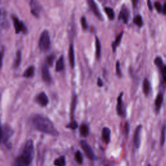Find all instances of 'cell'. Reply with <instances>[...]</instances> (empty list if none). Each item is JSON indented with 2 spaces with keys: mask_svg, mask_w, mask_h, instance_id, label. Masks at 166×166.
Instances as JSON below:
<instances>
[{
  "mask_svg": "<svg viewBox=\"0 0 166 166\" xmlns=\"http://www.w3.org/2000/svg\"><path fill=\"white\" fill-rule=\"evenodd\" d=\"M31 121L34 128L40 132L53 136L57 135L59 134L53 123L43 116L35 115L32 118Z\"/></svg>",
  "mask_w": 166,
  "mask_h": 166,
  "instance_id": "obj_1",
  "label": "cell"
},
{
  "mask_svg": "<svg viewBox=\"0 0 166 166\" xmlns=\"http://www.w3.org/2000/svg\"><path fill=\"white\" fill-rule=\"evenodd\" d=\"M34 156V147L33 142L31 140L27 141L25 145L22 154L18 156L13 166H29Z\"/></svg>",
  "mask_w": 166,
  "mask_h": 166,
  "instance_id": "obj_2",
  "label": "cell"
},
{
  "mask_svg": "<svg viewBox=\"0 0 166 166\" xmlns=\"http://www.w3.org/2000/svg\"><path fill=\"white\" fill-rule=\"evenodd\" d=\"M50 45L51 41L49 33L47 31H44L40 35L38 46L42 51H47L50 48Z\"/></svg>",
  "mask_w": 166,
  "mask_h": 166,
  "instance_id": "obj_3",
  "label": "cell"
},
{
  "mask_svg": "<svg viewBox=\"0 0 166 166\" xmlns=\"http://www.w3.org/2000/svg\"><path fill=\"white\" fill-rule=\"evenodd\" d=\"M80 146L82 147L83 150L84 151V153H85L86 156L90 159V160H95V154L94 153V151L91 149V147L90 146V145L88 144L86 141L83 140L80 142Z\"/></svg>",
  "mask_w": 166,
  "mask_h": 166,
  "instance_id": "obj_4",
  "label": "cell"
},
{
  "mask_svg": "<svg viewBox=\"0 0 166 166\" xmlns=\"http://www.w3.org/2000/svg\"><path fill=\"white\" fill-rule=\"evenodd\" d=\"M12 20L16 33H19L20 32H22L23 33H27V29L26 27L25 26V25L22 22H20L18 18L14 16L12 18Z\"/></svg>",
  "mask_w": 166,
  "mask_h": 166,
  "instance_id": "obj_5",
  "label": "cell"
},
{
  "mask_svg": "<svg viewBox=\"0 0 166 166\" xmlns=\"http://www.w3.org/2000/svg\"><path fill=\"white\" fill-rule=\"evenodd\" d=\"M30 7L32 14L36 17L39 16L42 9L39 2L37 0H31Z\"/></svg>",
  "mask_w": 166,
  "mask_h": 166,
  "instance_id": "obj_6",
  "label": "cell"
},
{
  "mask_svg": "<svg viewBox=\"0 0 166 166\" xmlns=\"http://www.w3.org/2000/svg\"><path fill=\"white\" fill-rule=\"evenodd\" d=\"M123 92H121L119 95L117 100V107H116V110H117L118 115L120 116V117H123V116H125L124 105H123Z\"/></svg>",
  "mask_w": 166,
  "mask_h": 166,
  "instance_id": "obj_7",
  "label": "cell"
},
{
  "mask_svg": "<svg viewBox=\"0 0 166 166\" xmlns=\"http://www.w3.org/2000/svg\"><path fill=\"white\" fill-rule=\"evenodd\" d=\"M87 1L88 5H89L91 11L94 14V15L96 16L98 19L102 20V18L103 17H102L101 14L98 9V7L96 5V3L94 1V0H87Z\"/></svg>",
  "mask_w": 166,
  "mask_h": 166,
  "instance_id": "obj_8",
  "label": "cell"
},
{
  "mask_svg": "<svg viewBox=\"0 0 166 166\" xmlns=\"http://www.w3.org/2000/svg\"><path fill=\"white\" fill-rule=\"evenodd\" d=\"M42 79H43V80L45 83L50 84L51 83L52 79L50 75V73L49 72V69L48 68V66L45 64L42 66Z\"/></svg>",
  "mask_w": 166,
  "mask_h": 166,
  "instance_id": "obj_9",
  "label": "cell"
},
{
  "mask_svg": "<svg viewBox=\"0 0 166 166\" xmlns=\"http://www.w3.org/2000/svg\"><path fill=\"white\" fill-rule=\"evenodd\" d=\"M142 125H139L136 127L135 135H134V145L136 149H138L140 146V134L142 131Z\"/></svg>",
  "mask_w": 166,
  "mask_h": 166,
  "instance_id": "obj_10",
  "label": "cell"
},
{
  "mask_svg": "<svg viewBox=\"0 0 166 166\" xmlns=\"http://www.w3.org/2000/svg\"><path fill=\"white\" fill-rule=\"evenodd\" d=\"M129 11L125 6H123L122 8L120 10L118 18L119 20H122L123 23H127L129 21Z\"/></svg>",
  "mask_w": 166,
  "mask_h": 166,
  "instance_id": "obj_11",
  "label": "cell"
},
{
  "mask_svg": "<svg viewBox=\"0 0 166 166\" xmlns=\"http://www.w3.org/2000/svg\"><path fill=\"white\" fill-rule=\"evenodd\" d=\"M35 101H36L38 105H40L42 107H45L48 104L49 102L46 94L44 92H42L38 94L36 98H35Z\"/></svg>",
  "mask_w": 166,
  "mask_h": 166,
  "instance_id": "obj_12",
  "label": "cell"
},
{
  "mask_svg": "<svg viewBox=\"0 0 166 166\" xmlns=\"http://www.w3.org/2000/svg\"><path fill=\"white\" fill-rule=\"evenodd\" d=\"M110 135L111 132L110 129L108 127H105L103 129V130H102V139L105 143L108 144V143H110Z\"/></svg>",
  "mask_w": 166,
  "mask_h": 166,
  "instance_id": "obj_13",
  "label": "cell"
},
{
  "mask_svg": "<svg viewBox=\"0 0 166 166\" xmlns=\"http://www.w3.org/2000/svg\"><path fill=\"white\" fill-rule=\"evenodd\" d=\"M74 49L73 45L71 44L69 45V51H68V58H69V65L72 67V68H73L75 67V55H74Z\"/></svg>",
  "mask_w": 166,
  "mask_h": 166,
  "instance_id": "obj_14",
  "label": "cell"
},
{
  "mask_svg": "<svg viewBox=\"0 0 166 166\" xmlns=\"http://www.w3.org/2000/svg\"><path fill=\"white\" fill-rule=\"evenodd\" d=\"M163 101H164L163 94H159L157 95L156 99H155V103H154L155 108H156V110L157 111L160 110V109L162 107V103H163Z\"/></svg>",
  "mask_w": 166,
  "mask_h": 166,
  "instance_id": "obj_15",
  "label": "cell"
},
{
  "mask_svg": "<svg viewBox=\"0 0 166 166\" xmlns=\"http://www.w3.org/2000/svg\"><path fill=\"white\" fill-rule=\"evenodd\" d=\"M151 90V84L149 80L147 79H145L143 82V91L146 96H147L150 93Z\"/></svg>",
  "mask_w": 166,
  "mask_h": 166,
  "instance_id": "obj_16",
  "label": "cell"
},
{
  "mask_svg": "<svg viewBox=\"0 0 166 166\" xmlns=\"http://www.w3.org/2000/svg\"><path fill=\"white\" fill-rule=\"evenodd\" d=\"M123 35V31H122L121 33H119V34L118 36L117 37H116L115 41L112 43V46L113 51H116V48H117L119 46V45L120 42H121V39H122Z\"/></svg>",
  "mask_w": 166,
  "mask_h": 166,
  "instance_id": "obj_17",
  "label": "cell"
},
{
  "mask_svg": "<svg viewBox=\"0 0 166 166\" xmlns=\"http://www.w3.org/2000/svg\"><path fill=\"white\" fill-rule=\"evenodd\" d=\"M95 48H96V57L97 59H99L101 55V45L97 37L95 38Z\"/></svg>",
  "mask_w": 166,
  "mask_h": 166,
  "instance_id": "obj_18",
  "label": "cell"
},
{
  "mask_svg": "<svg viewBox=\"0 0 166 166\" xmlns=\"http://www.w3.org/2000/svg\"><path fill=\"white\" fill-rule=\"evenodd\" d=\"M34 72H35V69L34 66H30L29 68H28L26 72H24L23 76L24 77H26V78H30V77H32L34 74Z\"/></svg>",
  "mask_w": 166,
  "mask_h": 166,
  "instance_id": "obj_19",
  "label": "cell"
},
{
  "mask_svg": "<svg viewBox=\"0 0 166 166\" xmlns=\"http://www.w3.org/2000/svg\"><path fill=\"white\" fill-rule=\"evenodd\" d=\"M64 64L63 56H61L56 63V71L61 72L64 69Z\"/></svg>",
  "mask_w": 166,
  "mask_h": 166,
  "instance_id": "obj_20",
  "label": "cell"
},
{
  "mask_svg": "<svg viewBox=\"0 0 166 166\" xmlns=\"http://www.w3.org/2000/svg\"><path fill=\"white\" fill-rule=\"evenodd\" d=\"M133 23L138 27H142L143 26V20L142 19V16L140 15L136 16L135 18H134Z\"/></svg>",
  "mask_w": 166,
  "mask_h": 166,
  "instance_id": "obj_21",
  "label": "cell"
},
{
  "mask_svg": "<svg viewBox=\"0 0 166 166\" xmlns=\"http://www.w3.org/2000/svg\"><path fill=\"white\" fill-rule=\"evenodd\" d=\"M105 12L107 14V15L108 18V19L110 20H113L114 19L115 15H114V11L112 8L110 7H105Z\"/></svg>",
  "mask_w": 166,
  "mask_h": 166,
  "instance_id": "obj_22",
  "label": "cell"
},
{
  "mask_svg": "<svg viewBox=\"0 0 166 166\" xmlns=\"http://www.w3.org/2000/svg\"><path fill=\"white\" fill-rule=\"evenodd\" d=\"M165 136H166V125L164 124V125L162 127L161 137H160V143L162 146L164 145L165 141Z\"/></svg>",
  "mask_w": 166,
  "mask_h": 166,
  "instance_id": "obj_23",
  "label": "cell"
},
{
  "mask_svg": "<svg viewBox=\"0 0 166 166\" xmlns=\"http://www.w3.org/2000/svg\"><path fill=\"white\" fill-rule=\"evenodd\" d=\"M56 166H65L66 165V159L64 156H61L56 159L54 162Z\"/></svg>",
  "mask_w": 166,
  "mask_h": 166,
  "instance_id": "obj_24",
  "label": "cell"
},
{
  "mask_svg": "<svg viewBox=\"0 0 166 166\" xmlns=\"http://www.w3.org/2000/svg\"><path fill=\"white\" fill-rule=\"evenodd\" d=\"M88 132H89V130H88V127L86 125H82L80 127V133L81 134V135L84 137H86L88 135Z\"/></svg>",
  "mask_w": 166,
  "mask_h": 166,
  "instance_id": "obj_25",
  "label": "cell"
},
{
  "mask_svg": "<svg viewBox=\"0 0 166 166\" xmlns=\"http://www.w3.org/2000/svg\"><path fill=\"white\" fill-rule=\"evenodd\" d=\"M21 59H22V55H21V51H18L16 53V58L15 60V64H14V66H15V68H18L20 65L21 62Z\"/></svg>",
  "mask_w": 166,
  "mask_h": 166,
  "instance_id": "obj_26",
  "label": "cell"
},
{
  "mask_svg": "<svg viewBox=\"0 0 166 166\" xmlns=\"http://www.w3.org/2000/svg\"><path fill=\"white\" fill-rule=\"evenodd\" d=\"M154 64H155V65H156L160 69H161L164 66L163 61H162V58L160 57V56H157V57L155 58Z\"/></svg>",
  "mask_w": 166,
  "mask_h": 166,
  "instance_id": "obj_27",
  "label": "cell"
},
{
  "mask_svg": "<svg viewBox=\"0 0 166 166\" xmlns=\"http://www.w3.org/2000/svg\"><path fill=\"white\" fill-rule=\"evenodd\" d=\"M75 160L77 161V162L79 164H83V158L82 154L80 153V152H79V151L77 152L75 154Z\"/></svg>",
  "mask_w": 166,
  "mask_h": 166,
  "instance_id": "obj_28",
  "label": "cell"
},
{
  "mask_svg": "<svg viewBox=\"0 0 166 166\" xmlns=\"http://www.w3.org/2000/svg\"><path fill=\"white\" fill-rule=\"evenodd\" d=\"M116 74L118 77H122V73L121 70V67H120V62L119 61H117L116 64Z\"/></svg>",
  "mask_w": 166,
  "mask_h": 166,
  "instance_id": "obj_29",
  "label": "cell"
},
{
  "mask_svg": "<svg viewBox=\"0 0 166 166\" xmlns=\"http://www.w3.org/2000/svg\"><path fill=\"white\" fill-rule=\"evenodd\" d=\"M55 58V56L54 55H50V56H49L47 57L46 59V62L48 63V64L49 66H51L53 65V61H54V59Z\"/></svg>",
  "mask_w": 166,
  "mask_h": 166,
  "instance_id": "obj_30",
  "label": "cell"
},
{
  "mask_svg": "<svg viewBox=\"0 0 166 166\" xmlns=\"http://www.w3.org/2000/svg\"><path fill=\"white\" fill-rule=\"evenodd\" d=\"M76 103H77V97L76 95L73 97V99H72V107H71V110H72V114L73 115V112L74 110H75V108L76 107Z\"/></svg>",
  "mask_w": 166,
  "mask_h": 166,
  "instance_id": "obj_31",
  "label": "cell"
},
{
  "mask_svg": "<svg viewBox=\"0 0 166 166\" xmlns=\"http://www.w3.org/2000/svg\"><path fill=\"white\" fill-rule=\"evenodd\" d=\"M80 22H81V25H82V27L84 30H86L88 29V23H87V21L85 17H82V18L80 20Z\"/></svg>",
  "mask_w": 166,
  "mask_h": 166,
  "instance_id": "obj_32",
  "label": "cell"
},
{
  "mask_svg": "<svg viewBox=\"0 0 166 166\" xmlns=\"http://www.w3.org/2000/svg\"><path fill=\"white\" fill-rule=\"evenodd\" d=\"M154 7H155V9L157 10V12L158 13L161 14V12H162V8H163V7L162 6L161 3H160L159 2H155L154 3Z\"/></svg>",
  "mask_w": 166,
  "mask_h": 166,
  "instance_id": "obj_33",
  "label": "cell"
},
{
  "mask_svg": "<svg viewBox=\"0 0 166 166\" xmlns=\"http://www.w3.org/2000/svg\"><path fill=\"white\" fill-rule=\"evenodd\" d=\"M160 72H162V75L164 80L165 82H166V66H164L163 68L160 69Z\"/></svg>",
  "mask_w": 166,
  "mask_h": 166,
  "instance_id": "obj_34",
  "label": "cell"
},
{
  "mask_svg": "<svg viewBox=\"0 0 166 166\" xmlns=\"http://www.w3.org/2000/svg\"><path fill=\"white\" fill-rule=\"evenodd\" d=\"M68 127H69V128H71L72 129H75L77 127V123L76 121H73L68 125Z\"/></svg>",
  "mask_w": 166,
  "mask_h": 166,
  "instance_id": "obj_35",
  "label": "cell"
},
{
  "mask_svg": "<svg viewBox=\"0 0 166 166\" xmlns=\"http://www.w3.org/2000/svg\"><path fill=\"white\" fill-rule=\"evenodd\" d=\"M129 125L128 122H126L125 125V132L127 135L129 134Z\"/></svg>",
  "mask_w": 166,
  "mask_h": 166,
  "instance_id": "obj_36",
  "label": "cell"
},
{
  "mask_svg": "<svg viewBox=\"0 0 166 166\" xmlns=\"http://www.w3.org/2000/svg\"><path fill=\"white\" fill-rule=\"evenodd\" d=\"M132 5L134 7H136L137 4H138L139 0H132Z\"/></svg>",
  "mask_w": 166,
  "mask_h": 166,
  "instance_id": "obj_37",
  "label": "cell"
},
{
  "mask_svg": "<svg viewBox=\"0 0 166 166\" xmlns=\"http://www.w3.org/2000/svg\"><path fill=\"white\" fill-rule=\"evenodd\" d=\"M97 85L99 86V87H102L103 86V81H102L101 80V79L99 78L98 79V80H97Z\"/></svg>",
  "mask_w": 166,
  "mask_h": 166,
  "instance_id": "obj_38",
  "label": "cell"
},
{
  "mask_svg": "<svg viewBox=\"0 0 166 166\" xmlns=\"http://www.w3.org/2000/svg\"><path fill=\"white\" fill-rule=\"evenodd\" d=\"M147 5H148V7H149V9L150 10H153V6H152L151 0H147Z\"/></svg>",
  "mask_w": 166,
  "mask_h": 166,
  "instance_id": "obj_39",
  "label": "cell"
},
{
  "mask_svg": "<svg viewBox=\"0 0 166 166\" xmlns=\"http://www.w3.org/2000/svg\"><path fill=\"white\" fill-rule=\"evenodd\" d=\"M3 138V129H1V127H0V142H1V140Z\"/></svg>",
  "mask_w": 166,
  "mask_h": 166,
  "instance_id": "obj_40",
  "label": "cell"
},
{
  "mask_svg": "<svg viewBox=\"0 0 166 166\" xmlns=\"http://www.w3.org/2000/svg\"><path fill=\"white\" fill-rule=\"evenodd\" d=\"M162 13H163L164 15H166V3H164L163 8H162Z\"/></svg>",
  "mask_w": 166,
  "mask_h": 166,
  "instance_id": "obj_41",
  "label": "cell"
},
{
  "mask_svg": "<svg viewBox=\"0 0 166 166\" xmlns=\"http://www.w3.org/2000/svg\"><path fill=\"white\" fill-rule=\"evenodd\" d=\"M2 66V54L0 53V68Z\"/></svg>",
  "mask_w": 166,
  "mask_h": 166,
  "instance_id": "obj_42",
  "label": "cell"
},
{
  "mask_svg": "<svg viewBox=\"0 0 166 166\" xmlns=\"http://www.w3.org/2000/svg\"><path fill=\"white\" fill-rule=\"evenodd\" d=\"M148 166H151V164H149V165H148Z\"/></svg>",
  "mask_w": 166,
  "mask_h": 166,
  "instance_id": "obj_43",
  "label": "cell"
},
{
  "mask_svg": "<svg viewBox=\"0 0 166 166\" xmlns=\"http://www.w3.org/2000/svg\"><path fill=\"white\" fill-rule=\"evenodd\" d=\"M0 15H1V12H0Z\"/></svg>",
  "mask_w": 166,
  "mask_h": 166,
  "instance_id": "obj_44",
  "label": "cell"
}]
</instances>
